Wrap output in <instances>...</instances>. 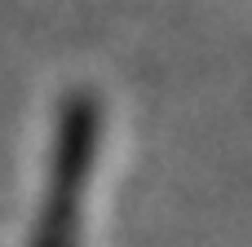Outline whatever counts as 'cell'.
Instances as JSON below:
<instances>
[{
	"mask_svg": "<svg viewBox=\"0 0 252 247\" xmlns=\"http://www.w3.org/2000/svg\"><path fill=\"white\" fill-rule=\"evenodd\" d=\"M97 141H102V97L80 88L58 110L49 190H44V212H40L31 247H75L80 199H84V186H89V168H93Z\"/></svg>",
	"mask_w": 252,
	"mask_h": 247,
	"instance_id": "1",
	"label": "cell"
}]
</instances>
